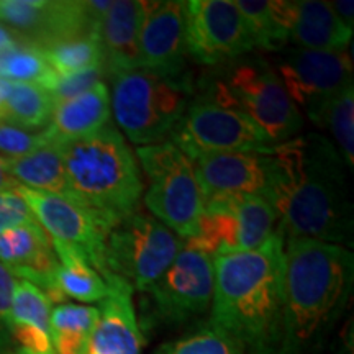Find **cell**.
Listing matches in <instances>:
<instances>
[{
  "mask_svg": "<svg viewBox=\"0 0 354 354\" xmlns=\"http://www.w3.org/2000/svg\"><path fill=\"white\" fill-rule=\"evenodd\" d=\"M57 145L69 198L110 230L138 212L143 194L138 161L117 128L105 125L86 138Z\"/></svg>",
  "mask_w": 354,
  "mask_h": 354,
  "instance_id": "4",
  "label": "cell"
},
{
  "mask_svg": "<svg viewBox=\"0 0 354 354\" xmlns=\"http://www.w3.org/2000/svg\"><path fill=\"white\" fill-rule=\"evenodd\" d=\"M331 8H333L336 15L339 17V20L343 21L344 25L353 28L354 20H353V10H354V3L349 0V2H330Z\"/></svg>",
  "mask_w": 354,
  "mask_h": 354,
  "instance_id": "38",
  "label": "cell"
},
{
  "mask_svg": "<svg viewBox=\"0 0 354 354\" xmlns=\"http://www.w3.org/2000/svg\"><path fill=\"white\" fill-rule=\"evenodd\" d=\"M284 236L253 251L214 258L210 323L245 354H279L282 342Z\"/></svg>",
  "mask_w": 354,
  "mask_h": 354,
  "instance_id": "2",
  "label": "cell"
},
{
  "mask_svg": "<svg viewBox=\"0 0 354 354\" xmlns=\"http://www.w3.org/2000/svg\"><path fill=\"white\" fill-rule=\"evenodd\" d=\"M151 2L113 0L97 28L104 69L113 76L138 68L140 35Z\"/></svg>",
  "mask_w": 354,
  "mask_h": 354,
  "instance_id": "19",
  "label": "cell"
},
{
  "mask_svg": "<svg viewBox=\"0 0 354 354\" xmlns=\"http://www.w3.org/2000/svg\"><path fill=\"white\" fill-rule=\"evenodd\" d=\"M233 214L236 218V253L258 250L279 228L277 212L263 196L238 197Z\"/></svg>",
  "mask_w": 354,
  "mask_h": 354,
  "instance_id": "27",
  "label": "cell"
},
{
  "mask_svg": "<svg viewBox=\"0 0 354 354\" xmlns=\"http://www.w3.org/2000/svg\"><path fill=\"white\" fill-rule=\"evenodd\" d=\"M154 354H245L241 348L212 325L161 344Z\"/></svg>",
  "mask_w": 354,
  "mask_h": 354,
  "instance_id": "32",
  "label": "cell"
},
{
  "mask_svg": "<svg viewBox=\"0 0 354 354\" xmlns=\"http://www.w3.org/2000/svg\"><path fill=\"white\" fill-rule=\"evenodd\" d=\"M104 71V68H97L84 71V73L69 74V76H59L51 69V73L44 77L39 87H43L50 94L55 104H59V102L74 99V97L84 94L88 88L94 87L95 84L102 82Z\"/></svg>",
  "mask_w": 354,
  "mask_h": 354,
  "instance_id": "33",
  "label": "cell"
},
{
  "mask_svg": "<svg viewBox=\"0 0 354 354\" xmlns=\"http://www.w3.org/2000/svg\"><path fill=\"white\" fill-rule=\"evenodd\" d=\"M187 57V2H151L140 35L138 68L183 76Z\"/></svg>",
  "mask_w": 354,
  "mask_h": 354,
  "instance_id": "16",
  "label": "cell"
},
{
  "mask_svg": "<svg viewBox=\"0 0 354 354\" xmlns=\"http://www.w3.org/2000/svg\"><path fill=\"white\" fill-rule=\"evenodd\" d=\"M138 159L148 179L145 205L180 240L198 233L203 196L194 162L172 141L138 146Z\"/></svg>",
  "mask_w": 354,
  "mask_h": 354,
  "instance_id": "7",
  "label": "cell"
},
{
  "mask_svg": "<svg viewBox=\"0 0 354 354\" xmlns=\"http://www.w3.org/2000/svg\"><path fill=\"white\" fill-rule=\"evenodd\" d=\"M107 299L102 300L100 318L86 354H141L143 342L133 304V287L109 274Z\"/></svg>",
  "mask_w": 354,
  "mask_h": 354,
  "instance_id": "18",
  "label": "cell"
},
{
  "mask_svg": "<svg viewBox=\"0 0 354 354\" xmlns=\"http://www.w3.org/2000/svg\"><path fill=\"white\" fill-rule=\"evenodd\" d=\"M169 141L189 158L214 153H271L269 136L240 110L198 95L189 104Z\"/></svg>",
  "mask_w": 354,
  "mask_h": 354,
  "instance_id": "10",
  "label": "cell"
},
{
  "mask_svg": "<svg viewBox=\"0 0 354 354\" xmlns=\"http://www.w3.org/2000/svg\"><path fill=\"white\" fill-rule=\"evenodd\" d=\"M100 318L92 305L59 304L51 310V343L56 354H86L91 336Z\"/></svg>",
  "mask_w": 354,
  "mask_h": 354,
  "instance_id": "26",
  "label": "cell"
},
{
  "mask_svg": "<svg viewBox=\"0 0 354 354\" xmlns=\"http://www.w3.org/2000/svg\"><path fill=\"white\" fill-rule=\"evenodd\" d=\"M214 259L184 248L165 274L143 292L146 310L165 325H183L205 315L214 299Z\"/></svg>",
  "mask_w": 354,
  "mask_h": 354,
  "instance_id": "11",
  "label": "cell"
},
{
  "mask_svg": "<svg viewBox=\"0 0 354 354\" xmlns=\"http://www.w3.org/2000/svg\"><path fill=\"white\" fill-rule=\"evenodd\" d=\"M254 39L233 0L187 2V56L220 68L250 55Z\"/></svg>",
  "mask_w": 354,
  "mask_h": 354,
  "instance_id": "13",
  "label": "cell"
},
{
  "mask_svg": "<svg viewBox=\"0 0 354 354\" xmlns=\"http://www.w3.org/2000/svg\"><path fill=\"white\" fill-rule=\"evenodd\" d=\"M53 302L41 289L17 279L7 336L13 348L7 354H56L51 343Z\"/></svg>",
  "mask_w": 354,
  "mask_h": 354,
  "instance_id": "20",
  "label": "cell"
},
{
  "mask_svg": "<svg viewBox=\"0 0 354 354\" xmlns=\"http://www.w3.org/2000/svg\"><path fill=\"white\" fill-rule=\"evenodd\" d=\"M192 95L187 74L165 76L136 68L112 76L110 109L131 143L149 146L169 141Z\"/></svg>",
  "mask_w": 354,
  "mask_h": 354,
  "instance_id": "5",
  "label": "cell"
},
{
  "mask_svg": "<svg viewBox=\"0 0 354 354\" xmlns=\"http://www.w3.org/2000/svg\"><path fill=\"white\" fill-rule=\"evenodd\" d=\"M353 28L339 20L330 2L320 0H297L289 43L294 48L317 51L349 50Z\"/></svg>",
  "mask_w": 354,
  "mask_h": 354,
  "instance_id": "22",
  "label": "cell"
},
{
  "mask_svg": "<svg viewBox=\"0 0 354 354\" xmlns=\"http://www.w3.org/2000/svg\"><path fill=\"white\" fill-rule=\"evenodd\" d=\"M15 284L17 279L0 263V333H7V320L12 308Z\"/></svg>",
  "mask_w": 354,
  "mask_h": 354,
  "instance_id": "36",
  "label": "cell"
},
{
  "mask_svg": "<svg viewBox=\"0 0 354 354\" xmlns=\"http://www.w3.org/2000/svg\"><path fill=\"white\" fill-rule=\"evenodd\" d=\"M245 17L254 46L279 53L289 44L295 2L282 0H233Z\"/></svg>",
  "mask_w": 354,
  "mask_h": 354,
  "instance_id": "24",
  "label": "cell"
},
{
  "mask_svg": "<svg viewBox=\"0 0 354 354\" xmlns=\"http://www.w3.org/2000/svg\"><path fill=\"white\" fill-rule=\"evenodd\" d=\"M272 159L269 201L277 212V232L287 240L351 245L354 215L348 166L335 145L308 133L277 145Z\"/></svg>",
  "mask_w": 354,
  "mask_h": 354,
  "instance_id": "1",
  "label": "cell"
},
{
  "mask_svg": "<svg viewBox=\"0 0 354 354\" xmlns=\"http://www.w3.org/2000/svg\"><path fill=\"white\" fill-rule=\"evenodd\" d=\"M8 172L24 187L68 197L63 154L57 143H48L26 156L8 159Z\"/></svg>",
  "mask_w": 354,
  "mask_h": 354,
  "instance_id": "25",
  "label": "cell"
},
{
  "mask_svg": "<svg viewBox=\"0 0 354 354\" xmlns=\"http://www.w3.org/2000/svg\"><path fill=\"white\" fill-rule=\"evenodd\" d=\"M19 194L32 210L35 220L51 240L73 243L86 251L95 271L107 276L105 268V241L110 228L91 210L73 198L57 194L39 192L20 185Z\"/></svg>",
  "mask_w": 354,
  "mask_h": 354,
  "instance_id": "14",
  "label": "cell"
},
{
  "mask_svg": "<svg viewBox=\"0 0 354 354\" xmlns=\"http://www.w3.org/2000/svg\"><path fill=\"white\" fill-rule=\"evenodd\" d=\"M48 143L51 141L48 140L44 130L28 131L6 120H0V154L2 156L8 159L26 156Z\"/></svg>",
  "mask_w": 354,
  "mask_h": 354,
  "instance_id": "34",
  "label": "cell"
},
{
  "mask_svg": "<svg viewBox=\"0 0 354 354\" xmlns=\"http://www.w3.org/2000/svg\"><path fill=\"white\" fill-rule=\"evenodd\" d=\"M51 68L38 48L19 44L0 53V77L10 82L41 84Z\"/></svg>",
  "mask_w": 354,
  "mask_h": 354,
  "instance_id": "31",
  "label": "cell"
},
{
  "mask_svg": "<svg viewBox=\"0 0 354 354\" xmlns=\"http://www.w3.org/2000/svg\"><path fill=\"white\" fill-rule=\"evenodd\" d=\"M274 69L292 102L307 117L353 84L351 50L317 51L287 46L277 53Z\"/></svg>",
  "mask_w": 354,
  "mask_h": 354,
  "instance_id": "12",
  "label": "cell"
},
{
  "mask_svg": "<svg viewBox=\"0 0 354 354\" xmlns=\"http://www.w3.org/2000/svg\"><path fill=\"white\" fill-rule=\"evenodd\" d=\"M354 87H344L339 94L322 105L315 113L310 115V120L317 127L325 128L333 136L338 153L342 154L344 165L353 169L354 162ZM333 143V145H335Z\"/></svg>",
  "mask_w": 354,
  "mask_h": 354,
  "instance_id": "29",
  "label": "cell"
},
{
  "mask_svg": "<svg viewBox=\"0 0 354 354\" xmlns=\"http://www.w3.org/2000/svg\"><path fill=\"white\" fill-rule=\"evenodd\" d=\"M113 0H0V25L24 44L44 50L69 39L97 37Z\"/></svg>",
  "mask_w": 354,
  "mask_h": 354,
  "instance_id": "9",
  "label": "cell"
},
{
  "mask_svg": "<svg viewBox=\"0 0 354 354\" xmlns=\"http://www.w3.org/2000/svg\"><path fill=\"white\" fill-rule=\"evenodd\" d=\"M19 187L20 184L8 172V158L0 154V192H3V190H15Z\"/></svg>",
  "mask_w": 354,
  "mask_h": 354,
  "instance_id": "37",
  "label": "cell"
},
{
  "mask_svg": "<svg viewBox=\"0 0 354 354\" xmlns=\"http://www.w3.org/2000/svg\"><path fill=\"white\" fill-rule=\"evenodd\" d=\"M110 115V92L107 84L102 81L74 99L55 104L44 133L51 143L81 140L109 125Z\"/></svg>",
  "mask_w": 354,
  "mask_h": 354,
  "instance_id": "21",
  "label": "cell"
},
{
  "mask_svg": "<svg viewBox=\"0 0 354 354\" xmlns=\"http://www.w3.org/2000/svg\"><path fill=\"white\" fill-rule=\"evenodd\" d=\"M183 246L184 241L165 223L138 210L110 230L105 241L107 276L113 274L143 294L174 263Z\"/></svg>",
  "mask_w": 354,
  "mask_h": 354,
  "instance_id": "8",
  "label": "cell"
},
{
  "mask_svg": "<svg viewBox=\"0 0 354 354\" xmlns=\"http://www.w3.org/2000/svg\"><path fill=\"white\" fill-rule=\"evenodd\" d=\"M202 196H263L274 180L271 153H214L190 158Z\"/></svg>",
  "mask_w": 354,
  "mask_h": 354,
  "instance_id": "15",
  "label": "cell"
},
{
  "mask_svg": "<svg viewBox=\"0 0 354 354\" xmlns=\"http://www.w3.org/2000/svg\"><path fill=\"white\" fill-rule=\"evenodd\" d=\"M35 216L28 209L19 190H3L0 192V234L8 230L32 223Z\"/></svg>",
  "mask_w": 354,
  "mask_h": 354,
  "instance_id": "35",
  "label": "cell"
},
{
  "mask_svg": "<svg viewBox=\"0 0 354 354\" xmlns=\"http://www.w3.org/2000/svg\"><path fill=\"white\" fill-rule=\"evenodd\" d=\"M205 84L201 95L216 104L240 110L250 117L274 145L299 135L304 118L282 86L276 69L261 57L232 61Z\"/></svg>",
  "mask_w": 354,
  "mask_h": 354,
  "instance_id": "6",
  "label": "cell"
},
{
  "mask_svg": "<svg viewBox=\"0 0 354 354\" xmlns=\"http://www.w3.org/2000/svg\"><path fill=\"white\" fill-rule=\"evenodd\" d=\"M12 87H13V82L7 81V79L0 77V115H2L3 109H6V104H7L8 97H10Z\"/></svg>",
  "mask_w": 354,
  "mask_h": 354,
  "instance_id": "40",
  "label": "cell"
},
{
  "mask_svg": "<svg viewBox=\"0 0 354 354\" xmlns=\"http://www.w3.org/2000/svg\"><path fill=\"white\" fill-rule=\"evenodd\" d=\"M0 263L19 281L37 286L57 302L56 272L57 258L51 238L38 221L21 225L0 234Z\"/></svg>",
  "mask_w": 354,
  "mask_h": 354,
  "instance_id": "17",
  "label": "cell"
},
{
  "mask_svg": "<svg viewBox=\"0 0 354 354\" xmlns=\"http://www.w3.org/2000/svg\"><path fill=\"white\" fill-rule=\"evenodd\" d=\"M19 44H24V43H21L20 39L17 38V35L10 32L7 26L0 25V53L12 50V48L19 46Z\"/></svg>",
  "mask_w": 354,
  "mask_h": 354,
  "instance_id": "39",
  "label": "cell"
},
{
  "mask_svg": "<svg viewBox=\"0 0 354 354\" xmlns=\"http://www.w3.org/2000/svg\"><path fill=\"white\" fill-rule=\"evenodd\" d=\"M57 258L56 295L57 300L66 297L82 304H95L107 299L109 284L81 246L73 243L51 240Z\"/></svg>",
  "mask_w": 354,
  "mask_h": 354,
  "instance_id": "23",
  "label": "cell"
},
{
  "mask_svg": "<svg viewBox=\"0 0 354 354\" xmlns=\"http://www.w3.org/2000/svg\"><path fill=\"white\" fill-rule=\"evenodd\" d=\"M39 51L43 53L48 66L59 76L104 68V56L97 37L69 39Z\"/></svg>",
  "mask_w": 354,
  "mask_h": 354,
  "instance_id": "30",
  "label": "cell"
},
{
  "mask_svg": "<svg viewBox=\"0 0 354 354\" xmlns=\"http://www.w3.org/2000/svg\"><path fill=\"white\" fill-rule=\"evenodd\" d=\"M346 246L307 238L284 241L282 342L279 354H320L353 292Z\"/></svg>",
  "mask_w": 354,
  "mask_h": 354,
  "instance_id": "3",
  "label": "cell"
},
{
  "mask_svg": "<svg viewBox=\"0 0 354 354\" xmlns=\"http://www.w3.org/2000/svg\"><path fill=\"white\" fill-rule=\"evenodd\" d=\"M55 102L38 84L13 82L10 97L0 120L25 128L28 131H43L50 125Z\"/></svg>",
  "mask_w": 354,
  "mask_h": 354,
  "instance_id": "28",
  "label": "cell"
}]
</instances>
